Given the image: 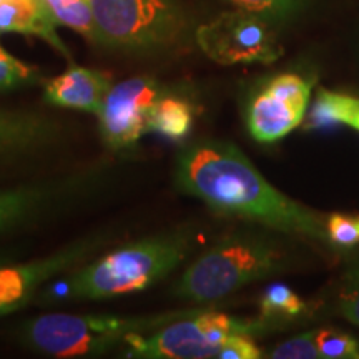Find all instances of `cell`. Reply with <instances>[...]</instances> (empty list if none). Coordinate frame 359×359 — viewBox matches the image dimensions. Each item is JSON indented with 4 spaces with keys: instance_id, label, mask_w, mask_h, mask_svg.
<instances>
[{
    "instance_id": "5b68a950",
    "label": "cell",
    "mask_w": 359,
    "mask_h": 359,
    "mask_svg": "<svg viewBox=\"0 0 359 359\" xmlns=\"http://www.w3.org/2000/svg\"><path fill=\"white\" fill-rule=\"evenodd\" d=\"M271 323L246 321L224 313L200 308L148 334L128 336V356L143 359H203L217 358L223 343L236 333L255 334Z\"/></svg>"
},
{
    "instance_id": "3957f363",
    "label": "cell",
    "mask_w": 359,
    "mask_h": 359,
    "mask_svg": "<svg viewBox=\"0 0 359 359\" xmlns=\"http://www.w3.org/2000/svg\"><path fill=\"white\" fill-rule=\"evenodd\" d=\"M288 257L281 245L263 235H231L205 251L175 285L178 298L193 303L223 299L250 283L283 271Z\"/></svg>"
},
{
    "instance_id": "9c48e42d",
    "label": "cell",
    "mask_w": 359,
    "mask_h": 359,
    "mask_svg": "<svg viewBox=\"0 0 359 359\" xmlns=\"http://www.w3.org/2000/svg\"><path fill=\"white\" fill-rule=\"evenodd\" d=\"M160 97V85L151 77L111 85L97 114L103 142L114 150L135 145L148 132V116Z\"/></svg>"
},
{
    "instance_id": "4fadbf2b",
    "label": "cell",
    "mask_w": 359,
    "mask_h": 359,
    "mask_svg": "<svg viewBox=\"0 0 359 359\" xmlns=\"http://www.w3.org/2000/svg\"><path fill=\"white\" fill-rule=\"evenodd\" d=\"M57 125L32 111L0 110V156L25 154L47 145Z\"/></svg>"
},
{
    "instance_id": "ffe728a7",
    "label": "cell",
    "mask_w": 359,
    "mask_h": 359,
    "mask_svg": "<svg viewBox=\"0 0 359 359\" xmlns=\"http://www.w3.org/2000/svg\"><path fill=\"white\" fill-rule=\"evenodd\" d=\"M241 11L263 17L264 20H286L303 8L304 0H230Z\"/></svg>"
},
{
    "instance_id": "9a60e30c",
    "label": "cell",
    "mask_w": 359,
    "mask_h": 359,
    "mask_svg": "<svg viewBox=\"0 0 359 359\" xmlns=\"http://www.w3.org/2000/svg\"><path fill=\"white\" fill-rule=\"evenodd\" d=\"M195 122V110L188 100L178 97H160L148 116V132H156L168 140L187 138Z\"/></svg>"
},
{
    "instance_id": "7a4b0ae2",
    "label": "cell",
    "mask_w": 359,
    "mask_h": 359,
    "mask_svg": "<svg viewBox=\"0 0 359 359\" xmlns=\"http://www.w3.org/2000/svg\"><path fill=\"white\" fill-rule=\"evenodd\" d=\"M195 243L185 228L143 238L77 269L64 291L70 299H105L145 290L183 263Z\"/></svg>"
},
{
    "instance_id": "cb8c5ba5",
    "label": "cell",
    "mask_w": 359,
    "mask_h": 359,
    "mask_svg": "<svg viewBox=\"0 0 359 359\" xmlns=\"http://www.w3.org/2000/svg\"><path fill=\"white\" fill-rule=\"evenodd\" d=\"M269 358L275 359H321L318 351L316 343H314V331L294 336L278 346L269 353Z\"/></svg>"
},
{
    "instance_id": "7c38bea8",
    "label": "cell",
    "mask_w": 359,
    "mask_h": 359,
    "mask_svg": "<svg viewBox=\"0 0 359 359\" xmlns=\"http://www.w3.org/2000/svg\"><path fill=\"white\" fill-rule=\"evenodd\" d=\"M57 24L45 0H4L0 4V34L40 37L69 57L64 42L57 35Z\"/></svg>"
},
{
    "instance_id": "e0dca14e",
    "label": "cell",
    "mask_w": 359,
    "mask_h": 359,
    "mask_svg": "<svg viewBox=\"0 0 359 359\" xmlns=\"http://www.w3.org/2000/svg\"><path fill=\"white\" fill-rule=\"evenodd\" d=\"M304 311H306V304L303 299L283 283L269 285L259 298V313L263 320L269 323L276 320H293V318L302 316Z\"/></svg>"
},
{
    "instance_id": "d6986e66",
    "label": "cell",
    "mask_w": 359,
    "mask_h": 359,
    "mask_svg": "<svg viewBox=\"0 0 359 359\" xmlns=\"http://www.w3.org/2000/svg\"><path fill=\"white\" fill-rule=\"evenodd\" d=\"M314 343L321 359H359V341L336 330H316Z\"/></svg>"
},
{
    "instance_id": "484cf974",
    "label": "cell",
    "mask_w": 359,
    "mask_h": 359,
    "mask_svg": "<svg viewBox=\"0 0 359 359\" xmlns=\"http://www.w3.org/2000/svg\"><path fill=\"white\" fill-rule=\"evenodd\" d=\"M4 2V0H0V4H2Z\"/></svg>"
},
{
    "instance_id": "ba28073f",
    "label": "cell",
    "mask_w": 359,
    "mask_h": 359,
    "mask_svg": "<svg viewBox=\"0 0 359 359\" xmlns=\"http://www.w3.org/2000/svg\"><path fill=\"white\" fill-rule=\"evenodd\" d=\"M311 97V82L298 74H281L250 102L246 123L259 143L281 140L303 122Z\"/></svg>"
},
{
    "instance_id": "30bf717a",
    "label": "cell",
    "mask_w": 359,
    "mask_h": 359,
    "mask_svg": "<svg viewBox=\"0 0 359 359\" xmlns=\"http://www.w3.org/2000/svg\"><path fill=\"white\" fill-rule=\"evenodd\" d=\"M97 245V241L87 238L35 262L20 264L0 262V316L25 306L43 283L82 263Z\"/></svg>"
},
{
    "instance_id": "603a6c76",
    "label": "cell",
    "mask_w": 359,
    "mask_h": 359,
    "mask_svg": "<svg viewBox=\"0 0 359 359\" xmlns=\"http://www.w3.org/2000/svg\"><path fill=\"white\" fill-rule=\"evenodd\" d=\"M327 241L336 246H356L359 243V215L334 213L326 218Z\"/></svg>"
},
{
    "instance_id": "8fae6325",
    "label": "cell",
    "mask_w": 359,
    "mask_h": 359,
    "mask_svg": "<svg viewBox=\"0 0 359 359\" xmlns=\"http://www.w3.org/2000/svg\"><path fill=\"white\" fill-rule=\"evenodd\" d=\"M110 88L109 74L75 65L45 85V100L57 107L97 115Z\"/></svg>"
},
{
    "instance_id": "5bb4252c",
    "label": "cell",
    "mask_w": 359,
    "mask_h": 359,
    "mask_svg": "<svg viewBox=\"0 0 359 359\" xmlns=\"http://www.w3.org/2000/svg\"><path fill=\"white\" fill-rule=\"evenodd\" d=\"M69 190L55 185H27L0 190V233L37 218Z\"/></svg>"
},
{
    "instance_id": "4316f807",
    "label": "cell",
    "mask_w": 359,
    "mask_h": 359,
    "mask_svg": "<svg viewBox=\"0 0 359 359\" xmlns=\"http://www.w3.org/2000/svg\"><path fill=\"white\" fill-rule=\"evenodd\" d=\"M0 262H2V259H0Z\"/></svg>"
},
{
    "instance_id": "52a82bcc",
    "label": "cell",
    "mask_w": 359,
    "mask_h": 359,
    "mask_svg": "<svg viewBox=\"0 0 359 359\" xmlns=\"http://www.w3.org/2000/svg\"><path fill=\"white\" fill-rule=\"evenodd\" d=\"M196 42L206 57L222 65L273 64L283 53L269 22L241 8L201 25Z\"/></svg>"
},
{
    "instance_id": "2e32d148",
    "label": "cell",
    "mask_w": 359,
    "mask_h": 359,
    "mask_svg": "<svg viewBox=\"0 0 359 359\" xmlns=\"http://www.w3.org/2000/svg\"><path fill=\"white\" fill-rule=\"evenodd\" d=\"M331 125H348L359 132V98L321 90L309 111V127L321 128Z\"/></svg>"
},
{
    "instance_id": "8992f818",
    "label": "cell",
    "mask_w": 359,
    "mask_h": 359,
    "mask_svg": "<svg viewBox=\"0 0 359 359\" xmlns=\"http://www.w3.org/2000/svg\"><path fill=\"white\" fill-rule=\"evenodd\" d=\"M97 40L123 50L172 43L183 29L177 0H90Z\"/></svg>"
},
{
    "instance_id": "277c9868",
    "label": "cell",
    "mask_w": 359,
    "mask_h": 359,
    "mask_svg": "<svg viewBox=\"0 0 359 359\" xmlns=\"http://www.w3.org/2000/svg\"><path fill=\"white\" fill-rule=\"evenodd\" d=\"M200 308L148 314V316H82L52 313L22 325V343L34 351L53 358L103 354L132 334H148L170 323L196 313Z\"/></svg>"
},
{
    "instance_id": "7402d4cb",
    "label": "cell",
    "mask_w": 359,
    "mask_h": 359,
    "mask_svg": "<svg viewBox=\"0 0 359 359\" xmlns=\"http://www.w3.org/2000/svg\"><path fill=\"white\" fill-rule=\"evenodd\" d=\"M338 304L341 314L353 325L359 326V262L351 264L343 275Z\"/></svg>"
},
{
    "instance_id": "d4e9b609",
    "label": "cell",
    "mask_w": 359,
    "mask_h": 359,
    "mask_svg": "<svg viewBox=\"0 0 359 359\" xmlns=\"http://www.w3.org/2000/svg\"><path fill=\"white\" fill-rule=\"evenodd\" d=\"M262 349L257 346L251 334L248 333H236L223 343L219 349V359H258L262 358Z\"/></svg>"
},
{
    "instance_id": "6da1fadb",
    "label": "cell",
    "mask_w": 359,
    "mask_h": 359,
    "mask_svg": "<svg viewBox=\"0 0 359 359\" xmlns=\"http://www.w3.org/2000/svg\"><path fill=\"white\" fill-rule=\"evenodd\" d=\"M177 183L180 190L223 213L327 241L326 218L273 187L231 143L205 140L187 147L178 156Z\"/></svg>"
},
{
    "instance_id": "ac0fdd59",
    "label": "cell",
    "mask_w": 359,
    "mask_h": 359,
    "mask_svg": "<svg viewBox=\"0 0 359 359\" xmlns=\"http://www.w3.org/2000/svg\"><path fill=\"white\" fill-rule=\"evenodd\" d=\"M45 2L58 24L70 27L95 42V20H93L90 0H45Z\"/></svg>"
},
{
    "instance_id": "44dd1931",
    "label": "cell",
    "mask_w": 359,
    "mask_h": 359,
    "mask_svg": "<svg viewBox=\"0 0 359 359\" xmlns=\"http://www.w3.org/2000/svg\"><path fill=\"white\" fill-rule=\"evenodd\" d=\"M35 77H37L35 69L25 65L19 58L11 55L0 45V92L34 82Z\"/></svg>"
}]
</instances>
